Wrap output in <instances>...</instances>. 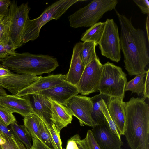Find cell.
<instances>
[{
    "label": "cell",
    "mask_w": 149,
    "mask_h": 149,
    "mask_svg": "<svg viewBox=\"0 0 149 149\" xmlns=\"http://www.w3.org/2000/svg\"><path fill=\"white\" fill-rule=\"evenodd\" d=\"M127 82L126 74L121 68L107 62L103 65L98 90L100 93L123 100Z\"/></svg>",
    "instance_id": "obj_6"
},
{
    "label": "cell",
    "mask_w": 149,
    "mask_h": 149,
    "mask_svg": "<svg viewBox=\"0 0 149 149\" xmlns=\"http://www.w3.org/2000/svg\"><path fill=\"white\" fill-rule=\"evenodd\" d=\"M40 119L35 114L24 118V125L31 134L32 138L40 140Z\"/></svg>",
    "instance_id": "obj_24"
},
{
    "label": "cell",
    "mask_w": 149,
    "mask_h": 149,
    "mask_svg": "<svg viewBox=\"0 0 149 149\" xmlns=\"http://www.w3.org/2000/svg\"><path fill=\"white\" fill-rule=\"evenodd\" d=\"M117 0H94L69 16L70 26L77 28L91 27L101 18L106 13L113 9L118 3Z\"/></svg>",
    "instance_id": "obj_5"
},
{
    "label": "cell",
    "mask_w": 149,
    "mask_h": 149,
    "mask_svg": "<svg viewBox=\"0 0 149 149\" xmlns=\"http://www.w3.org/2000/svg\"><path fill=\"white\" fill-rule=\"evenodd\" d=\"M123 100L120 98L109 97L106 106L111 119L121 135H124L126 119Z\"/></svg>",
    "instance_id": "obj_16"
},
{
    "label": "cell",
    "mask_w": 149,
    "mask_h": 149,
    "mask_svg": "<svg viewBox=\"0 0 149 149\" xmlns=\"http://www.w3.org/2000/svg\"><path fill=\"white\" fill-rule=\"evenodd\" d=\"M29 100L35 114L40 118L47 125L52 122L50 118L51 105L49 99L37 94L26 95Z\"/></svg>",
    "instance_id": "obj_17"
},
{
    "label": "cell",
    "mask_w": 149,
    "mask_h": 149,
    "mask_svg": "<svg viewBox=\"0 0 149 149\" xmlns=\"http://www.w3.org/2000/svg\"><path fill=\"white\" fill-rule=\"evenodd\" d=\"M82 44V42H79L74 46L70 68L65 75V80L76 86L85 68L81 63L80 56Z\"/></svg>",
    "instance_id": "obj_18"
},
{
    "label": "cell",
    "mask_w": 149,
    "mask_h": 149,
    "mask_svg": "<svg viewBox=\"0 0 149 149\" xmlns=\"http://www.w3.org/2000/svg\"><path fill=\"white\" fill-rule=\"evenodd\" d=\"M7 94L6 91L3 88L0 86V96Z\"/></svg>",
    "instance_id": "obj_43"
},
{
    "label": "cell",
    "mask_w": 149,
    "mask_h": 149,
    "mask_svg": "<svg viewBox=\"0 0 149 149\" xmlns=\"http://www.w3.org/2000/svg\"><path fill=\"white\" fill-rule=\"evenodd\" d=\"M42 77L34 74L13 73L9 75L0 77V86L7 90L13 95H16Z\"/></svg>",
    "instance_id": "obj_12"
},
{
    "label": "cell",
    "mask_w": 149,
    "mask_h": 149,
    "mask_svg": "<svg viewBox=\"0 0 149 149\" xmlns=\"http://www.w3.org/2000/svg\"><path fill=\"white\" fill-rule=\"evenodd\" d=\"M105 22H99L86 30L81 39L83 42L93 41L98 45L104 31Z\"/></svg>",
    "instance_id": "obj_21"
},
{
    "label": "cell",
    "mask_w": 149,
    "mask_h": 149,
    "mask_svg": "<svg viewBox=\"0 0 149 149\" xmlns=\"http://www.w3.org/2000/svg\"><path fill=\"white\" fill-rule=\"evenodd\" d=\"M82 0H59L47 7L38 18L28 19L24 26L22 36L23 44L36 39L39 36L41 28L48 22L57 20L72 5Z\"/></svg>",
    "instance_id": "obj_4"
},
{
    "label": "cell",
    "mask_w": 149,
    "mask_h": 149,
    "mask_svg": "<svg viewBox=\"0 0 149 149\" xmlns=\"http://www.w3.org/2000/svg\"><path fill=\"white\" fill-rule=\"evenodd\" d=\"M79 93V91L76 86L64 80L57 86L34 94L43 96L65 106L71 98Z\"/></svg>",
    "instance_id": "obj_13"
},
{
    "label": "cell",
    "mask_w": 149,
    "mask_h": 149,
    "mask_svg": "<svg viewBox=\"0 0 149 149\" xmlns=\"http://www.w3.org/2000/svg\"><path fill=\"white\" fill-rule=\"evenodd\" d=\"M1 61L3 66L18 74L36 75L50 73L59 66L56 58L29 52H15Z\"/></svg>",
    "instance_id": "obj_3"
},
{
    "label": "cell",
    "mask_w": 149,
    "mask_h": 149,
    "mask_svg": "<svg viewBox=\"0 0 149 149\" xmlns=\"http://www.w3.org/2000/svg\"><path fill=\"white\" fill-rule=\"evenodd\" d=\"M0 149H2L1 146L0 145Z\"/></svg>",
    "instance_id": "obj_46"
},
{
    "label": "cell",
    "mask_w": 149,
    "mask_h": 149,
    "mask_svg": "<svg viewBox=\"0 0 149 149\" xmlns=\"http://www.w3.org/2000/svg\"><path fill=\"white\" fill-rule=\"evenodd\" d=\"M101 55L113 61L121 59V47L118 27L113 19H107L99 43Z\"/></svg>",
    "instance_id": "obj_7"
},
{
    "label": "cell",
    "mask_w": 149,
    "mask_h": 149,
    "mask_svg": "<svg viewBox=\"0 0 149 149\" xmlns=\"http://www.w3.org/2000/svg\"><path fill=\"white\" fill-rule=\"evenodd\" d=\"M103 68L97 57L86 66L77 86L82 95H87L98 90Z\"/></svg>",
    "instance_id": "obj_9"
},
{
    "label": "cell",
    "mask_w": 149,
    "mask_h": 149,
    "mask_svg": "<svg viewBox=\"0 0 149 149\" xmlns=\"http://www.w3.org/2000/svg\"><path fill=\"white\" fill-rule=\"evenodd\" d=\"M0 130L4 133L10 136L13 134L10 129L3 123L0 117Z\"/></svg>",
    "instance_id": "obj_39"
},
{
    "label": "cell",
    "mask_w": 149,
    "mask_h": 149,
    "mask_svg": "<svg viewBox=\"0 0 149 149\" xmlns=\"http://www.w3.org/2000/svg\"><path fill=\"white\" fill-rule=\"evenodd\" d=\"M149 14H148L147 15V17L146 19V30L147 33V38L148 40L149 41Z\"/></svg>",
    "instance_id": "obj_42"
},
{
    "label": "cell",
    "mask_w": 149,
    "mask_h": 149,
    "mask_svg": "<svg viewBox=\"0 0 149 149\" xmlns=\"http://www.w3.org/2000/svg\"><path fill=\"white\" fill-rule=\"evenodd\" d=\"M16 49L10 43H0V61L15 54Z\"/></svg>",
    "instance_id": "obj_30"
},
{
    "label": "cell",
    "mask_w": 149,
    "mask_h": 149,
    "mask_svg": "<svg viewBox=\"0 0 149 149\" xmlns=\"http://www.w3.org/2000/svg\"><path fill=\"white\" fill-rule=\"evenodd\" d=\"M49 99L51 105L50 120L55 124L58 131L60 132L63 128L71 123L72 116L65 106Z\"/></svg>",
    "instance_id": "obj_19"
},
{
    "label": "cell",
    "mask_w": 149,
    "mask_h": 149,
    "mask_svg": "<svg viewBox=\"0 0 149 149\" xmlns=\"http://www.w3.org/2000/svg\"><path fill=\"white\" fill-rule=\"evenodd\" d=\"M109 97L106 95L100 93L90 97L93 105L91 117L97 125L106 122L105 117L100 109V107L103 101L108 99Z\"/></svg>",
    "instance_id": "obj_20"
},
{
    "label": "cell",
    "mask_w": 149,
    "mask_h": 149,
    "mask_svg": "<svg viewBox=\"0 0 149 149\" xmlns=\"http://www.w3.org/2000/svg\"><path fill=\"white\" fill-rule=\"evenodd\" d=\"M133 1L144 14H149V1L148 0H133Z\"/></svg>",
    "instance_id": "obj_34"
},
{
    "label": "cell",
    "mask_w": 149,
    "mask_h": 149,
    "mask_svg": "<svg viewBox=\"0 0 149 149\" xmlns=\"http://www.w3.org/2000/svg\"><path fill=\"white\" fill-rule=\"evenodd\" d=\"M13 73L9 69L0 64V77L9 75Z\"/></svg>",
    "instance_id": "obj_40"
},
{
    "label": "cell",
    "mask_w": 149,
    "mask_h": 149,
    "mask_svg": "<svg viewBox=\"0 0 149 149\" xmlns=\"http://www.w3.org/2000/svg\"><path fill=\"white\" fill-rule=\"evenodd\" d=\"M13 113L7 109L0 107V117L7 126L13 122L16 121V118Z\"/></svg>",
    "instance_id": "obj_31"
},
{
    "label": "cell",
    "mask_w": 149,
    "mask_h": 149,
    "mask_svg": "<svg viewBox=\"0 0 149 149\" xmlns=\"http://www.w3.org/2000/svg\"><path fill=\"white\" fill-rule=\"evenodd\" d=\"M120 27V43L125 67L130 76L146 72L149 63V42L144 31L136 29L131 19L114 9Z\"/></svg>",
    "instance_id": "obj_1"
},
{
    "label": "cell",
    "mask_w": 149,
    "mask_h": 149,
    "mask_svg": "<svg viewBox=\"0 0 149 149\" xmlns=\"http://www.w3.org/2000/svg\"><path fill=\"white\" fill-rule=\"evenodd\" d=\"M47 126L53 141L57 149H63L62 143L60 137V132L58 131L55 124L52 122Z\"/></svg>",
    "instance_id": "obj_32"
},
{
    "label": "cell",
    "mask_w": 149,
    "mask_h": 149,
    "mask_svg": "<svg viewBox=\"0 0 149 149\" xmlns=\"http://www.w3.org/2000/svg\"><path fill=\"white\" fill-rule=\"evenodd\" d=\"M10 130L16 138L23 143L27 149H30L32 147V136L24 125H20L15 121L10 124Z\"/></svg>",
    "instance_id": "obj_22"
},
{
    "label": "cell",
    "mask_w": 149,
    "mask_h": 149,
    "mask_svg": "<svg viewBox=\"0 0 149 149\" xmlns=\"http://www.w3.org/2000/svg\"><path fill=\"white\" fill-rule=\"evenodd\" d=\"M108 99L104 101L100 107L101 111L104 115L110 129L112 132L115 134L120 140H121V134L119 132L115 124L113 122L108 111L106 105Z\"/></svg>",
    "instance_id": "obj_29"
},
{
    "label": "cell",
    "mask_w": 149,
    "mask_h": 149,
    "mask_svg": "<svg viewBox=\"0 0 149 149\" xmlns=\"http://www.w3.org/2000/svg\"><path fill=\"white\" fill-rule=\"evenodd\" d=\"M0 107L7 109L13 113H18L24 118L35 114L26 96L22 97L7 94L0 96Z\"/></svg>",
    "instance_id": "obj_14"
},
{
    "label": "cell",
    "mask_w": 149,
    "mask_h": 149,
    "mask_svg": "<svg viewBox=\"0 0 149 149\" xmlns=\"http://www.w3.org/2000/svg\"><path fill=\"white\" fill-rule=\"evenodd\" d=\"M97 45L93 41L83 42L80 56L81 63L85 67L92 60L97 57L95 48Z\"/></svg>",
    "instance_id": "obj_23"
},
{
    "label": "cell",
    "mask_w": 149,
    "mask_h": 149,
    "mask_svg": "<svg viewBox=\"0 0 149 149\" xmlns=\"http://www.w3.org/2000/svg\"><path fill=\"white\" fill-rule=\"evenodd\" d=\"M146 72L136 75L132 79L127 82L125 91H130L132 93H135L138 95H143L144 91V77L146 75Z\"/></svg>",
    "instance_id": "obj_26"
},
{
    "label": "cell",
    "mask_w": 149,
    "mask_h": 149,
    "mask_svg": "<svg viewBox=\"0 0 149 149\" xmlns=\"http://www.w3.org/2000/svg\"><path fill=\"white\" fill-rule=\"evenodd\" d=\"M84 139L88 149H101L95 140L91 130H88Z\"/></svg>",
    "instance_id": "obj_33"
},
{
    "label": "cell",
    "mask_w": 149,
    "mask_h": 149,
    "mask_svg": "<svg viewBox=\"0 0 149 149\" xmlns=\"http://www.w3.org/2000/svg\"><path fill=\"white\" fill-rule=\"evenodd\" d=\"M3 17L1 16H0V20Z\"/></svg>",
    "instance_id": "obj_44"
},
{
    "label": "cell",
    "mask_w": 149,
    "mask_h": 149,
    "mask_svg": "<svg viewBox=\"0 0 149 149\" xmlns=\"http://www.w3.org/2000/svg\"><path fill=\"white\" fill-rule=\"evenodd\" d=\"M80 139L81 137L78 134L71 137L67 141L66 149H79L77 143Z\"/></svg>",
    "instance_id": "obj_36"
},
{
    "label": "cell",
    "mask_w": 149,
    "mask_h": 149,
    "mask_svg": "<svg viewBox=\"0 0 149 149\" xmlns=\"http://www.w3.org/2000/svg\"><path fill=\"white\" fill-rule=\"evenodd\" d=\"M33 144L32 146L36 149H50L40 140L34 138H32Z\"/></svg>",
    "instance_id": "obj_38"
},
{
    "label": "cell",
    "mask_w": 149,
    "mask_h": 149,
    "mask_svg": "<svg viewBox=\"0 0 149 149\" xmlns=\"http://www.w3.org/2000/svg\"><path fill=\"white\" fill-rule=\"evenodd\" d=\"M91 131L101 149H121L123 143L112 132L106 121L97 125Z\"/></svg>",
    "instance_id": "obj_11"
},
{
    "label": "cell",
    "mask_w": 149,
    "mask_h": 149,
    "mask_svg": "<svg viewBox=\"0 0 149 149\" xmlns=\"http://www.w3.org/2000/svg\"><path fill=\"white\" fill-rule=\"evenodd\" d=\"M0 145L2 149H27L25 145L13 134L8 135L0 130Z\"/></svg>",
    "instance_id": "obj_25"
},
{
    "label": "cell",
    "mask_w": 149,
    "mask_h": 149,
    "mask_svg": "<svg viewBox=\"0 0 149 149\" xmlns=\"http://www.w3.org/2000/svg\"><path fill=\"white\" fill-rule=\"evenodd\" d=\"M146 78L144 82V91L143 98L145 100L149 97V69L146 71Z\"/></svg>",
    "instance_id": "obj_37"
},
{
    "label": "cell",
    "mask_w": 149,
    "mask_h": 149,
    "mask_svg": "<svg viewBox=\"0 0 149 149\" xmlns=\"http://www.w3.org/2000/svg\"><path fill=\"white\" fill-rule=\"evenodd\" d=\"M65 75L61 74L42 77L20 91L16 95L19 97H23L53 88L62 84L65 80Z\"/></svg>",
    "instance_id": "obj_15"
},
{
    "label": "cell",
    "mask_w": 149,
    "mask_h": 149,
    "mask_svg": "<svg viewBox=\"0 0 149 149\" xmlns=\"http://www.w3.org/2000/svg\"><path fill=\"white\" fill-rule=\"evenodd\" d=\"M30 10L28 2L23 3L18 6L17 1H11L9 9L11 18L9 37L11 42L17 49L23 44V33L25 23L29 19Z\"/></svg>",
    "instance_id": "obj_8"
},
{
    "label": "cell",
    "mask_w": 149,
    "mask_h": 149,
    "mask_svg": "<svg viewBox=\"0 0 149 149\" xmlns=\"http://www.w3.org/2000/svg\"><path fill=\"white\" fill-rule=\"evenodd\" d=\"M40 140L50 149H57L47 125L40 119Z\"/></svg>",
    "instance_id": "obj_28"
},
{
    "label": "cell",
    "mask_w": 149,
    "mask_h": 149,
    "mask_svg": "<svg viewBox=\"0 0 149 149\" xmlns=\"http://www.w3.org/2000/svg\"><path fill=\"white\" fill-rule=\"evenodd\" d=\"M11 20L10 16L8 13L0 20V43H12L9 37Z\"/></svg>",
    "instance_id": "obj_27"
},
{
    "label": "cell",
    "mask_w": 149,
    "mask_h": 149,
    "mask_svg": "<svg viewBox=\"0 0 149 149\" xmlns=\"http://www.w3.org/2000/svg\"><path fill=\"white\" fill-rule=\"evenodd\" d=\"M10 3L9 0H0V16L4 17L8 15Z\"/></svg>",
    "instance_id": "obj_35"
},
{
    "label": "cell",
    "mask_w": 149,
    "mask_h": 149,
    "mask_svg": "<svg viewBox=\"0 0 149 149\" xmlns=\"http://www.w3.org/2000/svg\"><path fill=\"white\" fill-rule=\"evenodd\" d=\"M126 119L124 135L131 149H149V106L142 98L124 102Z\"/></svg>",
    "instance_id": "obj_2"
},
{
    "label": "cell",
    "mask_w": 149,
    "mask_h": 149,
    "mask_svg": "<svg viewBox=\"0 0 149 149\" xmlns=\"http://www.w3.org/2000/svg\"><path fill=\"white\" fill-rule=\"evenodd\" d=\"M65 106L72 116L78 119L81 126L85 125L93 128L97 125L91 117L93 105L90 97L76 95L71 98Z\"/></svg>",
    "instance_id": "obj_10"
},
{
    "label": "cell",
    "mask_w": 149,
    "mask_h": 149,
    "mask_svg": "<svg viewBox=\"0 0 149 149\" xmlns=\"http://www.w3.org/2000/svg\"><path fill=\"white\" fill-rule=\"evenodd\" d=\"M77 144L79 149H88L86 142L85 139L78 141Z\"/></svg>",
    "instance_id": "obj_41"
},
{
    "label": "cell",
    "mask_w": 149,
    "mask_h": 149,
    "mask_svg": "<svg viewBox=\"0 0 149 149\" xmlns=\"http://www.w3.org/2000/svg\"><path fill=\"white\" fill-rule=\"evenodd\" d=\"M30 149H36L35 148L32 146L31 147Z\"/></svg>",
    "instance_id": "obj_45"
}]
</instances>
